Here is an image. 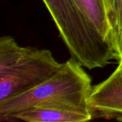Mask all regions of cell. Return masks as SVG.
Returning <instances> with one entry per match:
<instances>
[{"label":"cell","mask_w":122,"mask_h":122,"mask_svg":"<svg viewBox=\"0 0 122 122\" xmlns=\"http://www.w3.org/2000/svg\"><path fill=\"white\" fill-rule=\"evenodd\" d=\"M71 57L89 69L102 68L117 59L104 39L79 9L74 0H42Z\"/></svg>","instance_id":"cell-1"},{"label":"cell","mask_w":122,"mask_h":122,"mask_svg":"<svg viewBox=\"0 0 122 122\" xmlns=\"http://www.w3.org/2000/svg\"><path fill=\"white\" fill-rule=\"evenodd\" d=\"M47 49L21 46L10 36L0 39V102L31 90L61 67Z\"/></svg>","instance_id":"cell-3"},{"label":"cell","mask_w":122,"mask_h":122,"mask_svg":"<svg viewBox=\"0 0 122 122\" xmlns=\"http://www.w3.org/2000/svg\"><path fill=\"white\" fill-rule=\"evenodd\" d=\"M112 41L117 60L122 58V0H105Z\"/></svg>","instance_id":"cell-7"},{"label":"cell","mask_w":122,"mask_h":122,"mask_svg":"<svg viewBox=\"0 0 122 122\" xmlns=\"http://www.w3.org/2000/svg\"><path fill=\"white\" fill-rule=\"evenodd\" d=\"M94 118L89 106L72 104H51L34 107L19 112L8 122H84Z\"/></svg>","instance_id":"cell-5"},{"label":"cell","mask_w":122,"mask_h":122,"mask_svg":"<svg viewBox=\"0 0 122 122\" xmlns=\"http://www.w3.org/2000/svg\"><path fill=\"white\" fill-rule=\"evenodd\" d=\"M88 104L94 117L122 122V74L117 69L93 86Z\"/></svg>","instance_id":"cell-4"},{"label":"cell","mask_w":122,"mask_h":122,"mask_svg":"<svg viewBox=\"0 0 122 122\" xmlns=\"http://www.w3.org/2000/svg\"><path fill=\"white\" fill-rule=\"evenodd\" d=\"M83 66L71 57L51 77L31 90L0 102V121L26 109L51 104L89 106L93 86Z\"/></svg>","instance_id":"cell-2"},{"label":"cell","mask_w":122,"mask_h":122,"mask_svg":"<svg viewBox=\"0 0 122 122\" xmlns=\"http://www.w3.org/2000/svg\"><path fill=\"white\" fill-rule=\"evenodd\" d=\"M117 69L120 72V74H122V58L119 61V66L117 68Z\"/></svg>","instance_id":"cell-8"},{"label":"cell","mask_w":122,"mask_h":122,"mask_svg":"<svg viewBox=\"0 0 122 122\" xmlns=\"http://www.w3.org/2000/svg\"><path fill=\"white\" fill-rule=\"evenodd\" d=\"M88 21L112 46L111 28L107 12L105 0H74ZM114 48V47H113Z\"/></svg>","instance_id":"cell-6"}]
</instances>
